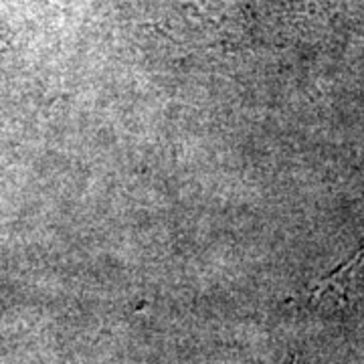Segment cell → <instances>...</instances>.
I'll return each instance as SVG.
<instances>
[{
  "mask_svg": "<svg viewBox=\"0 0 364 364\" xmlns=\"http://www.w3.org/2000/svg\"><path fill=\"white\" fill-rule=\"evenodd\" d=\"M287 364H296V356H291V358H289V363Z\"/></svg>",
  "mask_w": 364,
  "mask_h": 364,
  "instance_id": "obj_1",
  "label": "cell"
}]
</instances>
